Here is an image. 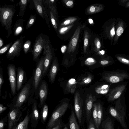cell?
I'll list each match as a JSON object with an SVG mask.
<instances>
[{"label": "cell", "instance_id": "6", "mask_svg": "<svg viewBox=\"0 0 129 129\" xmlns=\"http://www.w3.org/2000/svg\"><path fill=\"white\" fill-rule=\"evenodd\" d=\"M24 37L21 35L11 46L7 54L6 57L8 59L12 60L15 57L19 56Z\"/></svg>", "mask_w": 129, "mask_h": 129}, {"label": "cell", "instance_id": "42", "mask_svg": "<svg viewBox=\"0 0 129 129\" xmlns=\"http://www.w3.org/2000/svg\"><path fill=\"white\" fill-rule=\"evenodd\" d=\"M94 59L92 57H88L87 58L85 62V64L87 66L93 65L96 63Z\"/></svg>", "mask_w": 129, "mask_h": 129}, {"label": "cell", "instance_id": "1", "mask_svg": "<svg viewBox=\"0 0 129 129\" xmlns=\"http://www.w3.org/2000/svg\"><path fill=\"white\" fill-rule=\"evenodd\" d=\"M15 12L13 5H6L0 8V21L2 26L7 31V38L12 33V24Z\"/></svg>", "mask_w": 129, "mask_h": 129}, {"label": "cell", "instance_id": "48", "mask_svg": "<svg viewBox=\"0 0 129 129\" xmlns=\"http://www.w3.org/2000/svg\"><path fill=\"white\" fill-rule=\"evenodd\" d=\"M62 1L68 7L72 8L73 6L74 3L73 1L72 0H63Z\"/></svg>", "mask_w": 129, "mask_h": 129}, {"label": "cell", "instance_id": "52", "mask_svg": "<svg viewBox=\"0 0 129 129\" xmlns=\"http://www.w3.org/2000/svg\"><path fill=\"white\" fill-rule=\"evenodd\" d=\"M129 0H119V4L120 5L123 6Z\"/></svg>", "mask_w": 129, "mask_h": 129}, {"label": "cell", "instance_id": "41", "mask_svg": "<svg viewBox=\"0 0 129 129\" xmlns=\"http://www.w3.org/2000/svg\"><path fill=\"white\" fill-rule=\"evenodd\" d=\"M50 41L48 39L45 43L43 48V55H45V54L51 50L50 44Z\"/></svg>", "mask_w": 129, "mask_h": 129}, {"label": "cell", "instance_id": "55", "mask_svg": "<svg viewBox=\"0 0 129 129\" xmlns=\"http://www.w3.org/2000/svg\"><path fill=\"white\" fill-rule=\"evenodd\" d=\"M88 20L89 23L91 24H93L94 23L93 20L91 18H89L88 19Z\"/></svg>", "mask_w": 129, "mask_h": 129}, {"label": "cell", "instance_id": "46", "mask_svg": "<svg viewBox=\"0 0 129 129\" xmlns=\"http://www.w3.org/2000/svg\"><path fill=\"white\" fill-rule=\"evenodd\" d=\"M12 44V43L8 44L1 49L0 50V54H2L5 53L9 49Z\"/></svg>", "mask_w": 129, "mask_h": 129}, {"label": "cell", "instance_id": "22", "mask_svg": "<svg viewBox=\"0 0 129 129\" xmlns=\"http://www.w3.org/2000/svg\"><path fill=\"white\" fill-rule=\"evenodd\" d=\"M24 72L21 68H18L17 69V90L19 91L22 86L24 76Z\"/></svg>", "mask_w": 129, "mask_h": 129}, {"label": "cell", "instance_id": "17", "mask_svg": "<svg viewBox=\"0 0 129 129\" xmlns=\"http://www.w3.org/2000/svg\"><path fill=\"white\" fill-rule=\"evenodd\" d=\"M48 92L47 84L45 81H44L41 83L39 90L40 103L39 107L41 108L45 104L47 98Z\"/></svg>", "mask_w": 129, "mask_h": 129}, {"label": "cell", "instance_id": "35", "mask_svg": "<svg viewBox=\"0 0 129 129\" xmlns=\"http://www.w3.org/2000/svg\"><path fill=\"white\" fill-rule=\"evenodd\" d=\"M49 14L52 24L55 29L56 30L57 27L56 17L51 10L50 11Z\"/></svg>", "mask_w": 129, "mask_h": 129}, {"label": "cell", "instance_id": "33", "mask_svg": "<svg viewBox=\"0 0 129 129\" xmlns=\"http://www.w3.org/2000/svg\"><path fill=\"white\" fill-rule=\"evenodd\" d=\"M77 19L75 17H70L66 19L60 24L61 26H65L72 24Z\"/></svg>", "mask_w": 129, "mask_h": 129}, {"label": "cell", "instance_id": "36", "mask_svg": "<svg viewBox=\"0 0 129 129\" xmlns=\"http://www.w3.org/2000/svg\"><path fill=\"white\" fill-rule=\"evenodd\" d=\"M36 19L35 15H30L28 20L26 26V29H27L30 27L34 23Z\"/></svg>", "mask_w": 129, "mask_h": 129}, {"label": "cell", "instance_id": "23", "mask_svg": "<svg viewBox=\"0 0 129 129\" xmlns=\"http://www.w3.org/2000/svg\"><path fill=\"white\" fill-rule=\"evenodd\" d=\"M58 68V61L56 59H55L52 63L49 74L50 80L51 83H53L55 80Z\"/></svg>", "mask_w": 129, "mask_h": 129}, {"label": "cell", "instance_id": "49", "mask_svg": "<svg viewBox=\"0 0 129 129\" xmlns=\"http://www.w3.org/2000/svg\"><path fill=\"white\" fill-rule=\"evenodd\" d=\"M88 129H96L93 120L90 119L88 122Z\"/></svg>", "mask_w": 129, "mask_h": 129}, {"label": "cell", "instance_id": "32", "mask_svg": "<svg viewBox=\"0 0 129 129\" xmlns=\"http://www.w3.org/2000/svg\"><path fill=\"white\" fill-rule=\"evenodd\" d=\"M92 116L93 121L96 129H99L97 117V103H94L93 105Z\"/></svg>", "mask_w": 129, "mask_h": 129}, {"label": "cell", "instance_id": "37", "mask_svg": "<svg viewBox=\"0 0 129 129\" xmlns=\"http://www.w3.org/2000/svg\"><path fill=\"white\" fill-rule=\"evenodd\" d=\"M77 82L74 78H71L70 79L68 82L66 86V89L69 91L70 92L71 89L73 87L76 85Z\"/></svg>", "mask_w": 129, "mask_h": 129}, {"label": "cell", "instance_id": "26", "mask_svg": "<svg viewBox=\"0 0 129 129\" xmlns=\"http://www.w3.org/2000/svg\"><path fill=\"white\" fill-rule=\"evenodd\" d=\"M69 125L70 129H80L77 122L74 112L73 110L69 118Z\"/></svg>", "mask_w": 129, "mask_h": 129}, {"label": "cell", "instance_id": "10", "mask_svg": "<svg viewBox=\"0 0 129 129\" xmlns=\"http://www.w3.org/2000/svg\"><path fill=\"white\" fill-rule=\"evenodd\" d=\"M7 71L11 92L13 95H15L16 89L15 67L13 64H9L7 67Z\"/></svg>", "mask_w": 129, "mask_h": 129}, {"label": "cell", "instance_id": "28", "mask_svg": "<svg viewBox=\"0 0 129 129\" xmlns=\"http://www.w3.org/2000/svg\"><path fill=\"white\" fill-rule=\"evenodd\" d=\"M110 86L107 84H105L96 87L95 91L97 93L105 94L109 91Z\"/></svg>", "mask_w": 129, "mask_h": 129}, {"label": "cell", "instance_id": "56", "mask_svg": "<svg viewBox=\"0 0 129 129\" xmlns=\"http://www.w3.org/2000/svg\"><path fill=\"white\" fill-rule=\"evenodd\" d=\"M105 51L103 50L99 51L98 52V53L101 55H103L105 53Z\"/></svg>", "mask_w": 129, "mask_h": 129}, {"label": "cell", "instance_id": "29", "mask_svg": "<svg viewBox=\"0 0 129 129\" xmlns=\"http://www.w3.org/2000/svg\"><path fill=\"white\" fill-rule=\"evenodd\" d=\"M101 129H114L112 121L110 118L108 117L103 121Z\"/></svg>", "mask_w": 129, "mask_h": 129}, {"label": "cell", "instance_id": "59", "mask_svg": "<svg viewBox=\"0 0 129 129\" xmlns=\"http://www.w3.org/2000/svg\"><path fill=\"white\" fill-rule=\"evenodd\" d=\"M64 129H68L66 125H65Z\"/></svg>", "mask_w": 129, "mask_h": 129}, {"label": "cell", "instance_id": "19", "mask_svg": "<svg viewBox=\"0 0 129 129\" xmlns=\"http://www.w3.org/2000/svg\"><path fill=\"white\" fill-rule=\"evenodd\" d=\"M43 76H45L47 71L53 55L51 50L48 52L45 55Z\"/></svg>", "mask_w": 129, "mask_h": 129}, {"label": "cell", "instance_id": "5", "mask_svg": "<svg viewBox=\"0 0 129 129\" xmlns=\"http://www.w3.org/2000/svg\"><path fill=\"white\" fill-rule=\"evenodd\" d=\"M48 39L46 35L42 34L39 35L37 38L32 51L34 61H36L38 59Z\"/></svg>", "mask_w": 129, "mask_h": 129}, {"label": "cell", "instance_id": "20", "mask_svg": "<svg viewBox=\"0 0 129 129\" xmlns=\"http://www.w3.org/2000/svg\"><path fill=\"white\" fill-rule=\"evenodd\" d=\"M33 1L34 3L36 10L40 16L44 19V14L46 8H45L42 0H34Z\"/></svg>", "mask_w": 129, "mask_h": 129}, {"label": "cell", "instance_id": "39", "mask_svg": "<svg viewBox=\"0 0 129 129\" xmlns=\"http://www.w3.org/2000/svg\"><path fill=\"white\" fill-rule=\"evenodd\" d=\"M95 49L96 52L100 51L101 47V44L100 39L98 38H95L94 40Z\"/></svg>", "mask_w": 129, "mask_h": 129}, {"label": "cell", "instance_id": "7", "mask_svg": "<svg viewBox=\"0 0 129 129\" xmlns=\"http://www.w3.org/2000/svg\"><path fill=\"white\" fill-rule=\"evenodd\" d=\"M109 111L110 114L116 119L120 123L124 129H126L125 120V112L124 108L117 106L115 108L111 107Z\"/></svg>", "mask_w": 129, "mask_h": 129}, {"label": "cell", "instance_id": "25", "mask_svg": "<svg viewBox=\"0 0 129 129\" xmlns=\"http://www.w3.org/2000/svg\"><path fill=\"white\" fill-rule=\"evenodd\" d=\"M29 121V114L28 110L23 120L18 123L15 129H29L28 126Z\"/></svg>", "mask_w": 129, "mask_h": 129}, {"label": "cell", "instance_id": "50", "mask_svg": "<svg viewBox=\"0 0 129 129\" xmlns=\"http://www.w3.org/2000/svg\"><path fill=\"white\" fill-rule=\"evenodd\" d=\"M62 124L60 120H59L56 123L54 126L51 129H60L62 126Z\"/></svg>", "mask_w": 129, "mask_h": 129}, {"label": "cell", "instance_id": "3", "mask_svg": "<svg viewBox=\"0 0 129 129\" xmlns=\"http://www.w3.org/2000/svg\"><path fill=\"white\" fill-rule=\"evenodd\" d=\"M20 110L10 107L8 114V129H15L22 115Z\"/></svg>", "mask_w": 129, "mask_h": 129}, {"label": "cell", "instance_id": "14", "mask_svg": "<svg viewBox=\"0 0 129 129\" xmlns=\"http://www.w3.org/2000/svg\"><path fill=\"white\" fill-rule=\"evenodd\" d=\"M96 100V97L91 94L87 95L85 101L86 118L88 122L90 119L91 109L94 102Z\"/></svg>", "mask_w": 129, "mask_h": 129}, {"label": "cell", "instance_id": "44", "mask_svg": "<svg viewBox=\"0 0 129 129\" xmlns=\"http://www.w3.org/2000/svg\"><path fill=\"white\" fill-rule=\"evenodd\" d=\"M92 77L90 75L84 78L81 83L82 84H88L90 83L92 80Z\"/></svg>", "mask_w": 129, "mask_h": 129}, {"label": "cell", "instance_id": "45", "mask_svg": "<svg viewBox=\"0 0 129 129\" xmlns=\"http://www.w3.org/2000/svg\"><path fill=\"white\" fill-rule=\"evenodd\" d=\"M4 82V80L3 76V70L2 68H0V94L1 95L2 87Z\"/></svg>", "mask_w": 129, "mask_h": 129}, {"label": "cell", "instance_id": "51", "mask_svg": "<svg viewBox=\"0 0 129 129\" xmlns=\"http://www.w3.org/2000/svg\"><path fill=\"white\" fill-rule=\"evenodd\" d=\"M7 107L3 106L2 104H0V114L1 115L4 111L6 110L7 109Z\"/></svg>", "mask_w": 129, "mask_h": 129}, {"label": "cell", "instance_id": "31", "mask_svg": "<svg viewBox=\"0 0 129 129\" xmlns=\"http://www.w3.org/2000/svg\"><path fill=\"white\" fill-rule=\"evenodd\" d=\"M27 2V0H21L19 3L20 7L19 15L20 16H23L26 8Z\"/></svg>", "mask_w": 129, "mask_h": 129}, {"label": "cell", "instance_id": "30", "mask_svg": "<svg viewBox=\"0 0 129 129\" xmlns=\"http://www.w3.org/2000/svg\"><path fill=\"white\" fill-rule=\"evenodd\" d=\"M103 115V111L102 106L99 103H97V117L98 125L99 128L101 123Z\"/></svg>", "mask_w": 129, "mask_h": 129}, {"label": "cell", "instance_id": "53", "mask_svg": "<svg viewBox=\"0 0 129 129\" xmlns=\"http://www.w3.org/2000/svg\"><path fill=\"white\" fill-rule=\"evenodd\" d=\"M67 49V46L65 45L62 46L61 48V51L62 53H64Z\"/></svg>", "mask_w": 129, "mask_h": 129}, {"label": "cell", "instance_id": "4", "mask_svg": "<svg viewBox=\"0 0 129 129\" xmlns=\"http://www.w3.org/2000/svg\"><path fill=\"white\" fill-rule=\"evenodd\" d=\"M31 87V83H27L21 91L14 104L10 107H14L20 110L22 109L29 95Z\"/></svg>", "mask_w": 129, "mask_h": 129}, {"label": "cell", "instance_id": "47", "mask_svg": "<svg viewBox=\"0 0 129 129\" xmlns=\"http://www.w3.org/2000/svg\"><path fill=\"white\" fill-rule=\"evenodd\" d=\"M117 58L120 62L129 65V60L119 56H117Z\"/></svg>", "mask_w": 129, "mask_h": 129}, {"label": "cell", "instance_id": "58", "mask_svg": "<svg viewBox=\"0 0 129 129\" xmlns=\"http://www.w3.org/2000/svg\"><path fill=\"white\" fill-rule=\"evenodd\" d=\"M125 8H129V1L123 6Z\"/></svg>", "mask_w": 129, "mask_h": 129}, {"label": "cell", "instance_id": "13", "mask_svg": "<svg viewBox=\"0 0 129 129\" xmlns=\"http://www.w3.org/2000/svg\"><path fill=\"white\" fill-rule=\"evenodd\" d=\"M37 101L35 100L32 105V110L29 114L31 126L35 129L36 128L39 119V114L37 108Z\"/></svg>", "mask_w": 129, "mask_h": 129}, {"label": "cell", "instance_id": "2", "mask_svg": "<svg viewBox=\"0 0 129 129\" xmlns=\"http://www.w3.org/2000/svg\"><path fill=\"white\" fill-rule=\"evenodd\" d=\"M69 106L68 103L64 102L60 105L52 113L48 121L46 129H51L67 111Z\"/></svg>", "mask_w": 129, "mask_h": 129}, {"label": "cell", "instance_id": "21", "mask_svg": "<svg viewBox=\"0 0 129 129\" xmlns=\"http://www.w3.org/2000/svg\"><path fill=\"white\" fill-rule=\"evenodd\" d=\"M104 9V6L101 4H95L89 6L87 9L86 13L91 14L99 12Z\"/></svg>", "mask_w": 129, "mask_h": 129}, {"label": "cell", "instance_id": "15", "mask_svg": "<svg viewBox=\"0 0 129 129\" xmlns=\"http://www.w3.org/2000/svg\"><path fill=\"white\" fill-rule=\"evenodd\" d=\"M81 28L80 26H79L76 30L69 42L67 53H73L75 51L79 39Z\"/></svg>", "mask_w": 129, "mask_h": 129}, {"label": "cell", "instance_id": "12", "mask_svg": "<svg viewBox=\"0 0 129 129\" xmlns=\"http://www.w3.org/2000/svg\"><path fill=\"white\" fill-rule=\"evenodd\" d=\"M116 19L112 18L108 22L105 29V32L107 38L110 41L111 45H112L115 33V25Z\"/></svg>", "mask_w": 129, "mask_h": 129}, {"label": "cell", "instance_id": "34", "mask_svg": "<svg viewBox=\"0 0 129 129\" xmlns=\"http://www.w3.org/2000/svg\"><path fill=\"white\" fill-rule=\"evenodd\" d=\"M89 36L88 32L87 30H85L84 32L83 45V51L85 53L87 52V49L88 44Z\"/></svg>", "mask_w": 129, "mask_h": 129}, {"label": "cell", "instance_id": "9", "mask_svg": "<svg viewBox=\"0 0 129 129\" xmlns=\"http://www.w3.org/2000/svg\"><path fill=\"white\" fill-rule=\"evenodd\" d=\"M127 26L124 20L120 18L116 19L115 25V33L113 45L116 44L119 38L123 33Z\"/></svg>", "mask_w": 129, "mask_h": 129}, {"label": "cell", "instance_id": "8", "mask_svg": "<svg viewBox=\"0 0 129 129\" xmlns=\"http://www.w3.org/2000/svg\"><path fill=\"white\" fill-rule=\"evenodd\" d=\"M83 100L79 93L77 91L74 97V107L76 116L79 123L82 121Z\"/></svg>", "mask_w": 129, "mask_h": 129}, {"label": "cell", "instance_id": "38", "mask_svg": "<svg viewBox=\"0 0 129 129\" xmlns=\"http://www.w3.org/2000/svg\"><path fill=\"white\" fill-rule=\"evenodd\" d=\"M73 25V24H72L61 28L59 30V33L61 35L65 34L72 27Z\"/></svg>", "mask_w": 129, "mask_h": 129}, {"label": "cell", "instance_id": "27", "mask_svg": "<svg viewBox=\"0 0 129 129\" xmlns=\"http://www.w3.org/2000/svg\"><path fill=\"white\" fill-rule=\"evenodd\" d=\"M48 106L45 104L42 107L41 112L40 118L42 122L45 125L48 117Z\"/></svg>", "mask_w": 129, "mask_h": 129}, {"label": "cell", "instance_id": "11", "mask_svg": "<svg viewBox=\"0 0 129 129\" xmlns=\"http://www.w3.org/2000/svg\"><path fill=\"white\" fill-rule=\"evenodd\" d=\"M45 56L39 62L35 70L34 76V85L35 90L37 89L42 76H43Z\"/></svg>", "mask_w": 129, "mask_h": 129}, {"label": "cell", "instance_id": "16", "mask_svg": "<svg viewBox=\"0 0 129 129\" xmlns=\"http://www.w3.org/2000/svg\"><path fill=\"white\" fill-rule=\"evenodd\" d=\"M128 77L125 73H114L107 75L105 77V80L112 83H116L122 81Z\"/></svg>", "mask_w": 129, "mask_h": 129}, {"label": "cell", "instance_id": "54", "mask_svg": "<svg viewBox=\"0 0 129 129\" xmlns=\"http://www.w3.org/2000/svg\"><path fill=\"white\" fill-rule=\"evenodd\" d=\"M109 62L108 61L106 60H104L100 62L101 64L102 65H105L108 64Z\"/></svg>", "mask_w": 129, "mask_h": 129}, {"label": "cell", "instance_id": "24", "mask_svg": "<svg viewBox=\"0 0 129 129\" xmlns=\"http://www.w3.org/2000/svg\"><path fill=\"white\" fill-rule=\"evenodd\" d=\"M24 20L20 19L16 22L13 28L14 35L16 36L21 33L23 30V23Z\"/></svg>", "mask_w": 129, "mask_h": 129}, {"label": "cell", "instance_id": "18", "mask_svg": "<svg viewBox=\"0 0 129 129\" xmlns=\"http://www.w3.org/2000/svg\"><path fill=\"white\" fill-rule=\"evenodd\" d=\"M125 85H122L112 89L108 95V101H113L119 98L125 89Z\"/></svg>", "mask_w": 129, "mask_h": 129}, {"label": "cell", "instance_id": "40", "mask_svg": "<svg viewBox=\"0 0 129 129\" xmlns=\"http://www.w3.org/2000/svg\"><path fill=\"white\" fill-rule=\"evenodd\" d=\"M31 42L29 40H27L23 45V49L24 53H27L29 51L31 45Z\"/></svg>", "mask_w": 129, "mask_h": 129}, {"label": "cell", "instance_id": "43", "mask_svg": "<svg viewBox=\"0 0 129 129\" xmlns=\"http://www.w3.org/2000/svg\"><path fill=\"white\" fill-rule=\"evenodd\" d=\"M7 115L0 120V129H4L5 125H7V123L8 119Z\"/></svg>", "mask_w": 129, "mask_h": 129}, {"label": "cell", "instance_id": "57", "mask_svg": "<svg viewBox=\"0 0 129 129\" xmlns=\"http://www.w3.org/2000/svg\"><path fill=\"white\" fill-rule=\"evenodd\" d=\"M3 41L2 39L0 38V47L1 48L3 45Z\"/></svg>", "mask_w": 129, "mask_h": 129}]
</instances>
